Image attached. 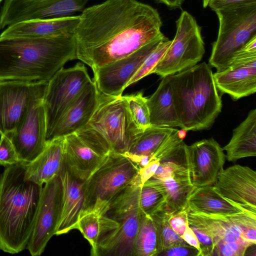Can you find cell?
I'll return each instance as SVG.
<instances>
[{
  "label": "cell",
  "mask_w": 256,
  "mask_h": 256,
  "mask_svg": "<svg viewBox=\"0 0 256 256\" xmlns=\"http://www.w3.org/2000/svg\"><path fill=\"white\" fill-rule=\"evenodd\" d=\"M62 184L60 216L56 235L66 234L76 229L79 215L83 210L84 182L72 175L64 168L60 174Z\"/></svg>",
  "instance_id": "23"
},
{
  "label": "cell",
  "mask_w": 256,
  "mask_h": 256,
  "mask_svg": "<svg viewBox=\"0 0 256 256\" xmlns=\"http://www.w3.org/2000/svg\"><path fill=\"white\" fill-rule=\"evenodd\" d=\"M214 12L219 27L209 64L218 72L225 69L234 54L256 34V0Z\"/></svg>",
  "instance_id": "7"
},
{
  "label": "cell",
  "mask_w": 256,
  "mask_h": 256,
  "mask_svg": "<svg viewBox=\"0 0 256 256\" xmlns=\"http://www.w3.org/2000/svg\"><path fill=\"white\" fill-rule=\"evenodd\" d=\"M147 104L151 126L180 128L168 76L162 78L156 90L147 98Z\"/></svg>",
  "instance_id": "24"
},
{
  "label": "cell",
  "mask_w": 256,
  "mask_h": 256,
  "mask_svg": "<svg viewBox=\"0 0 256 256\" xmlns=\"http://www.w3.org/2000/svg\"><path fill=\"white\" fill-rule=\"evenodd\" d=\"M150 216L154 221L158 234V256L162 251L172 246L186 242L172 228L168 220V214L163 206Z\"/></svg>",
  "instance_id": "32"
},
{
  "label": "cell",
  "mask_w": 256,
  "mask_h": 256,
  "mask_svg": "<svg viewBox=\"0 0 256 256\" xmlns=\"http://www.w3.org/2000/svg\"><path fill=\"white\" fill-rule=\"evenodd\" d=\"M187 163L192 184L196 188L212 186L224 170L226 155L213 138L186 146Z\"/></svg>",
  "instance_id": "15"
},
{
  "label": "cell",
  "mask_w": 256,
  "mask_h": 256,
  "mask_svg": "<svg viewBox=\"0 0 256 256\" xmlns=\"http://www.w3.org/2000/svg\"><path fill=\"white\" fill-rule=\"evenodd\" d=\"M64 137L46 141L42 152L26 164L24 178L40 185L60 176L64 168Z\"/></svg>",
  "instance_id": "21"
},
{
  "label": "cell",
  "mask_w": 256,
  "mask_h": 256,
  "mask_svg": "<svg viewBox=\"0 0 256 256\" xmlns=\"http://www.w3.org/2000/svg\"><path fill=\"white\" fill-rule=\"evenodd\" d=\"M87 68L82 62L60 69L48 82L43 99L47 140L55 126L92 81Z\"/></svg>",
  "instance_id": "11"
},
{
  "label": "cell",
  "mask_w": 256,
  "mask_h": 256,
  "mask_svg": "<svg viewBox=\"0 0 256 256\" xmlns=\"http://www.w3.org/2000/svg\"><path fill=\"white\" fill-rule=\"evenodd\" d=\"M76 58L73 34L0 38V80L48 82Z\"/></svg>",
  "instance_id": "2"
},
{
  "label": "cell",
  "mask_w": 256,
  "mask_h": 256,
  "mask_svg": "<svg viewBox=\"0 0 256 256\" xmlns=\"http://www.w3.org/2000/svg\"><path fill=\"white\" fill-rule=\"evenodd\" d=\"M196 222L210 236L214 246L222 242L244 240L238 226L227 216H208L190 212Z\"/></svg>",
  "instance_id": "30"
},
{
  "label": "cell",
  "mask_w": 256,
  "mask_h": 256,
  "mask_svg": "<svg viewBox=\"0 0 256 256\" xmlns=\"http://www.w3.org/2000/svg\"><path fill=\"white\" fill-rule=\"evenodd\" d=\"M139 203L142 212L151 216L163 206L165 204V198L156 188L143 184L140 190Z\"/></svg>",
  "instance_id": "35"
},
{
  "label": "cell",
  "mask_w": 256,
  "mask_h": 256,
  "mask_svg": "<svg viewBox=\"0 0 256 256\" xmlns=\"http://www.w3.org/2000/svg\"><path fill=\"white\" fill-rule=\"evenodd\" d=\"M87 125L110 146L111 151L123 154L143 131L133 120L124 96L100 93L98 106Z\"/></svg>",
  "instance_id": "8"
},
{
  "label": "cell",
  "mask_w": 256,
  "mask_h": 256,
  "mask_svg": "<svg viewBox=\"0 0 256 256\" xmlns=\"http://www.w3.org/2000/svg\"><path fill=\"white\" fill-rule=\"evenodd\" d=\"M158 4L166 5L170 9H176L181 7L184 0H155Z\"/></svg>",
  "instance_id": "45"
},
{
  "label": "cell",
  "mask_w": 256,
  "mask_h": 256,
  "mask_svg": "<svg viewBox=\"0 0 256 256\" xmlns=\"http://www.w3.org/2000/svg\"><path fill=\"white\" fill-rule=\"evenodd\" d=\"M100 96L92 80L59 120L46 141L74 133L87 124L98 106Z\"/></svg>",
  "instance_id": "19"
},
{
  "label": "cell",
  "mask_w": 256,
  "mask_h": 256,
  "mask_svg": "<svg viewBox=\"0 0 256 256\" xmlns=\"http://www.w3.org/2000/svg\"><path fill=\"white\" fill-rule=\"evenodd\" d=\"M176 28L174 39L153 71L162 78L194 66L205 52L201 28L189 12L182 11Z\"/></svg>",
  "instance_id": "9"
},
{
  "label": "cell",
  "mask_w": 256,
  "mask_h": 256,
  "mask_svg": "<svg viewBox=\"0 0 256 256\" xmlns=\"http://www.w3.org/2000/svg\"><path fill=\"white\" fill-rule=\"evenodd\" d=\"M48 82H32V95L22 119L11 132L7 134L20 162L27 164L44 150L46 142V124L43 99Z\"/></svg>",
  "instance_id": "10"
},
{
  "label": "cell",
  "mask_w": 256,
  "mask_h": 256,
  "mask_svg": "<svg viewBox=\"0 0 256 256\" xmlns=\"http://www.w3.org/2000/svg\"><path fill=\"white\" fill-rule=\"evenodd\" d=\"M158 160H155L150 163L147 166L140 170V177L142 186L144 183L151 178L155 173L159 164Z\"/></svg>",
  "instance_id": "43"
},
{
  "label": "cell",
  "mask_w": 256,
  "mask_h": 256,
  "mask_svg": "<svg viewBox=\"0 0 256 256\" xmlns=\"http://www.w3.org/2000/svg\"><path fill=\"white\" fill-rule=\"evenodd\" d=\"M254 243L244 240L230 242H222L216 244L212 256H244L248 247Z\"/></svg>",
  "instance_id": "38"
},
{
  "label": "cell",
  "mask_w": 256,
  "mask_h": 256,
  "mask_svg": "<svg viewBox=\"0 0 256 256\" xmlns=\"http://www.w3.org/2000/svg\"><path fill=\"white\" fill-rule=\"evenodd\" d=\"M88 0H3L0 30L22 21L70 16L82 12Z\"/></svg>",
  "instance_id": "13"
},
{
  "label": "cell",
  "mask_w": 256,
  "mask_h": 256,
  "mask_svg": "<svg viewBox=\"0 0 256 256\" xmlns=\"http://www.w3.org/2000/svg\"><path fill=\"white\" fill-rule=\"evenodd\" d=\"M168 77L180 128H210L221 112L222 102L209 66L203 62Z\"/></svg>",
  "instance_id": "4"
},
{
  "label": "cell",
  "mask_w": 256,
  "mask_h": 256,
  "mask_svg": "<svg viewBox=\"0 0 256 256\" xmlns=\"http://www.w3.org/2000/svg\"><path fill=\"white\" fill-rule=\"evenodd\" d=\"M222 148L229 162L256 156V109L233 130L231 139Z\"/></svg>",
  "instance_id": "27"
},
{
  "label": "cell",
  "mask_w": 256,
  "mask_h": 256,
  "mask_svg": "<svg viewBox=\"0 0 256 256\" xmlns=\"http://www.w3.org/2000/svg\"><path fill=\"white\" fill-rule=\"evenodd\" d=\"M182 238L186 242H187L190 245L196 248L200 252V248L198 240L195 234L190 228L188 225L187 226Z\"/></svg>",
  "instance_id": "44"
},
{
  "label": "cell",
  "mask_w": 256,
  "mask_h": 256,
  "mask_svg": "<svg viewBox=\"0 0 256 256\" xmlns=\"http://www.w3.org/2000/svg\"><path fill=\"white\" fill-rule=\"evenodd\" d=\"M140 175L111 201L106 214L119 226L90 254L93 256H134L135 239L143 214L139 203Z\"/></svg>",
  "instance_id": "5"
},
{
  "label": "cell",
  "mask_w": 256,
  "mask_h": 256,
  "mask_svg": "<svg viewBox=\"0 0 256 256\" xmlns=\"http://www.w3.org/2000/svg\"><path fill=\"white\" fill-rule=\"evenodd\" d=\"M62 184L60 176L42 186L37 212L26 248L32 256H40L50 239L56 235L62 203Z\"/></svg>",
  "instance_id": "12"
},
{
  "label": "cell",
  "mask_w": 256,
  "mask_h": 256,
  "mask_svg": "<svg viewBox=\"0 0 256 256\" xmlns=\"http://www.w3.org/2000/svg\"><path fill=\"white\" fill-rule=\"evenodd\" d=\"M3 1V0H0V4Z\"/></svg>",
  "instance_id": "47"
},
{
  "label": "cell",
  "mask_w": 256,
  "mask_h": 256,
  "mask_svg": "<svg viewBox=\"0 0 256 256\" xmlns=\"http://www.w3.org/2000/svg\"><path fill=\"white\" fill-rule=\"evenodd\" d=\"M118 226L116 220L106 214L92 209H84L79 215L76 229L91 246L92 253L113 234Z\"/></svg>",
  "instance_id": "26"
},
{
  "label": "cell",
  "mask_w": 256,
  "mask_h": 256,
  "mask_svg": "<svg viewBox=\"0 0 256 256\" xmlns=\"http://www.w3.org/2000/svg\"><path fill=\"white\" fill-rule=\"evenodd\" d=\"M80 15L24 20L8 26L0 38L17 37H48L66 33L73 34Z\"/></svg>",
  "instance_id": "22"
},
{
  "label": "cell",
  "mask_w": 256,
  "mask_h": 256,
  "mask_svg": "<svg viewBox=\"0 0 256 256\" xmlns=\"http://www.w3.org/2000/svg\"><path fill=\"white\" fill-rule=\"evenodd\" d=\"M26 164L6 167L0 176V250L10 254L26 248L43 186L25 179Z\"/></svg>",
  "instance_id": "3"
},
{
  "label": "cell",
  "mask_w": 256,
  "mask_h": 256,
  "mask_svg": "<svg viewBox=\"0 0 256 256\" xmlns=\"http://www.w3.org/2000/svg\"><path fill=\"white\" fill-rule=\"evenodd\" d=\"M139 174L138 166L127 156L110 151L84 182L83 210L92 209L106 214L112 200Z\"/></svg>",
  "instance_id": "6"
},
{
  "label": "cell",
  "mask_w": 256,
  "mask_h": 256,
  "mask_svg": "<svg viewBox=\"0 0 256 256\" xmlns=\"http://www.w3.org/2000/svg\"><path fill=\"white\" fill-rule=\"evenodd\" d=\"M20 162L15 148L8 136L0 135V165L5 168Z\"/></svg>",
  "instance_id": "39"
},
{
  "label": "cell",
  "mask_w": 256,
  "mask_h": 256,
  "mask_svg": "<svg viewBox=\"0 0 256 256\" xmlns=\"http://www.w3.org/2000/svg\"><path fill=\"white\" fill-rule=\"evenodd\" d=\"M227 217L238 226L244 240L256 244V214L244 210Z\"/></svg>",
  "instance_id": "36"
},
{
  "label": "cell",
  "mask_w": 256,
  "mask_h": 256,
  "mask_svg": "<svg viewBox=\"0 0 256 256\" xmlns=\"http://www.w3.org/2000/svg\"><path fill=\"white\" fill-rule=\"evenodd\" d=\"M157 10L137 0L84 8L73 32L76 58L92 70L128 56L162 36Z\"/></svg>",
  "instance_id": "1"
},
{
  "label": "cell",
  "mask_w": 256,
  "mask_h": 256,
  "mask_svg": "<svg viewBox=\"0 0 256 256\" xmlns=\"http://www.w3.org/2000/svg\"><path fill=\"white\" fill-rule=\"evenodd\" d=\"M124 96L132 118L138 128L144 130L150 126L147 98L144 96L142 92Z\"/></svg>",
  "instance_id": "33"
},
{
  "label": "cell",
  "mask_w": 256,
  "mask_h": 256,
  "mask_svg": "<svg viewBox=\"0 0 256 256\" xmlns=\"http://www.w3.org/2000/svg\"><path fill=\"white\" fill-rule=\"evenodd\" d=\"M212 188L244 210L256 214V172L250 167L236 164L224 169Z\"/></svg>",
  "instance_id": "16"
},
{
  "label": "cell",
  "mask_w": 256,
  "mask_h": 256,
  "mask_svg": "<svg viewBox=\"0 0 256 256\" xmlns=\"http://www.w3.org/2000/svg\"><path fill=\"white\" fill-rule=\"evenodd\" d=\"M187 204L190 212L208 216H228L244 211L218 194L212 186L194 187L188 198Z\"/></svg>",
  "instance_id": "25"
},
{
  "label": "cell",
  "mask_w": 256,
  "mask_h": 256,
  "mask_svg": "<svg viewBox=\"0 0 256 256\" xmlns=\"http://www.w3.org/2000/svg\"><path fill=\"white\" fill-rule=\"evenodd\" d=\"M64 137V168L74 176L84 181L109 153L92 146L75 132Z\"/></svg>",
  "instance_id": "20"
},
{
  "label": "cell",
  "mask_w": 256,
  "mask_h": 256,
  "mask_svg": "<svg viewBox=\"0 0 256 256\" xmlns=\"http://www.w3.org/2000/svg\"><path fill=\"white\" fill-rule=\"evenodd\" d=\"M212 0H202V6L204 8H206Z\"/></svg>",
  "instance_id": "46"
},
{
  "label": "cell",
  "mask_w": 256,
  "mask_h": 256,
  "mask_svg": "<svg viewBox=\"0 0 256 256\" xmlns=\"http://www.w3.org/2000/svg\"><path fill=\"white\" fill-rule=\"evenodd\" d=\"M32 82L0 80V134L12 132L28 106Z\"/></svg>",
  "instance_id": "17"
},
{
  "label": "cell",
  "mask_w": 256,
  "mask_h": 256,
  "mask_svg": "<svg viewBox=\"0 0 256 256\" xmlns=\"http://www.w3.org/2000/svg\"><path fill=\"white\" fill-rule=\"evenodd\" d=\"M158 256H200V252L196 248L184 242L172 246L163 250Z\"/></svg>",
  "instance_id": "41"
},
{
  "label": "cell",
  "mask_w": 256,
  "mask_h": 256,
  "mask_svg": "<svg viewBox=\"0 0 256 256\" xmlns=\"http://www.w3.org/2000/svg\"><path fill=\"white\" fill-rule=\"evenodd\" d=\"M218 90L238 100L256 92V57L232 60L224 70L213 74Z\"/></svg>",
  "instance_id": "18"
},
{
  "label": "cell",
  "mask_w": 256,
  "mask_h": 256,
  "mask_svg": "<svg viewBox=\"0 0 256 256\" xmlns=\"http://www.w3.org/2000/svg\"><path fill=\"white\" fill-rule=\"evenodd\" d=\"M158 234L150 216L143 213L134 244V256H157Z\"/></svg>",
  "instance_id": "31"
},
{
  "label": "cell",
  "mask_w": 256,
  "mask_h": 256,
  "mask_svg": "<svg viewBox=\"0 0 256 256\" xmlns=\"http://www.w3.org/2000/svg\"><path fill=\"white\" fill-rule=\"evenodd\" d=\"M163 208L168 214V220L172 228L182 237L188 226V208L180 211L173 212L167 208L164 204Z\"/></svg>",
  "instance_id": "40"
},
{
  "label": "cell",
  "mask_w": 256,
  "mask_h": 256,
  "mask_svg": "<svg viewBox=\"0 0 256 256\" xmlns=\"http://www.w3.org/2000/svg\"><path fill=\"white\" fill-rule=\"evenodd\" d=\"M143 184L158 190L165 198V206L172 211L188 208V198L194 188L189 174H175L164 179L151 177Z\"/></svg>",
  "instance_id": "28"
},
{
  "label": "cell",
  "mask_w": 256,
  "mask_h": 256,
  "mask_svg": "<svg viewBox=\"0 0 256 256\" xmlns=\"http://www.w3.org/2000/svg\"><path fill=\"white\" fill-rule=\"evenodd\" d=\"M166 37L163 34L130 55L92 70L100 93L118 96L148 55Z\"/></svg>",
  "instance_id": "14"
},
{
  "label": "cell",
  "mask_w": 256,
  "mask_h": 256,
  "mask_svg": "<svg viewBox=\"0 0 256 256\" xmlns=\"http://www.w3.org/2000/svg\"><path fill=\"white\" fill-rule=\"evenodd\" d=\"M175 128L150 126L138 135L124 154L136 164L144 157H149L151 160L152 156Z\"/></svg>",
  "instance_id": "29"
},
{
  "label": "cell",
  "mask_w": 256,
  "mask_h": 256,
  "mask_svg": "<svg viewBox=\"0 0 256 256\" xmlns=\"http://www.w3.org/2000/svg\"><path fill=\"white\" fill-rule=\"evenodd\" d=\"M188 225L195 234L200 244V256H212L214 246L210 236L188 212Z\"/></svg>",
  "instance_id": "37"
},
{
  "label": "cell",
  "mask_w": 256,
  "mask_h": 256,
  "mask_svg": "<svg viewBox=\"0 0 256 256\" xmlns=\"http://www.w3.org/2000/svg\"><path fill=\"white\" fill-rule=\"evenodd\" d=\"M171 42V40L166 38L158 44L146 58L141 66L130 80L126 85V88L153 73L154 68L167 50Z\"/></svg>",
  "instance_id": "34"
},
{
  "label": "cell",
  "mask_w": 256,
  "mask_h": 256,
  "mask_svg": "<svg viewBox=\"0 0 256 256\" xmlns=\"http://www.w3.org/2000/svg\"><path fill=\"white\" fill-rule=\"evenodd\" d=\"M256 0H212L208 6L214 11Z\"/></svg>",
  "instance_id": "42"
}]
</instances>
